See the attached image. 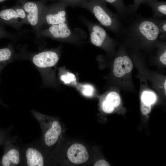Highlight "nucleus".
I'll use <instances>...</instances> for the list:
<instances>
[{
  "mask_svg": "<svg viewBox=\"0 0 166 166\" xmlns=\"http://www.w3.org/2000/svg\"><path fill=\"white\" fill-rule=\"evenodd\" d=\"M121 21L122 30L119 39L127 44L139 46L156 44L159 34L157 18L144 17L136 12L129 13Z\"/></svg>",
  "mask_w": 166,
  "mask_h": 166,
  "instance_id": "obj_1",
  "label": "nucleus"
},
{
  "mask_svg": "<svg viewBox=\"0 0 166 166\" xmlns=\"http://www.w3.org/2000/svg\"><path fill=\"white\" fill-rule=\"evenodd\" d=\"M104 2L102 0L95 1L87 8L100 23L113 32L118 39L122 30L121 21L117 13L110 11L106 7Z\"/></svg>",
  "mask_w": 166,
  "mask_h": 166,
  "instance_id": "obj_2",
  "label": "nucleus"
},
{
  "mask_svg": "<svg viewBox=\"0 0 166 166\" xmlns=\"http://www.w3.org/2000/svg\"><path fill=\"white\" fill-rule=\"evenodd\" d=\"M31 112L40 125L45 145L48 146L54 145L61 132V128L58 121L56 120L51 121L45 115L34 110H31Z\"/></svg>",
  "mask_w": 166,
  "mask_h": 166,
  "instance_id": "obj_3",
  "label": "nucleus"
},
{
  "mask_svg": "<svg viewBox=\"0 0 166 166\" xmlns=\"http://www.w3.org/2000/svg\"><path fill=\"white\" fill-rule=\"evenodd\" d=\"M78 29L73 31L68 26L67 22L62 23L49 26L43 31V34L49 37L63 41L76 43L84 39L83 32Z\"/></svg>",
  "mask_w": 166,
  "mask_h": 166,
  "instance_id": "obj_4",
  "label": "nucleus"
},
{
  "mask_svg": "<svg viewBox=\"0 0 166 166\" xmlns=\"http://www.w3.org/2000/svg\"><path fill=\"white\" fill-rule=\"evenodd\" d=\"M80 19L88 30L90 40L93 45L98 47H105L113 46L116 44L115 40L110 37L100 25L83 16L80 17Z\"/></svg>",
  "mask_w": 166,
  "mask_h": 166,
  "instance_id": "obj_5",
  "label": "nucleus"
},
{
  "mask_svg": "<svg viewBox=\"0 0 166 166\" xmlns=\"http://www.w3.org/2000/svg\"><path fill=\"white\" fill-rule=\"evenodd\" d=\"M15 139L8 141L3 145V153L0 160V166H17L21 165L22 152L13 143Z\"/></svg>",
  "mask_w": 166,
  "mask_h": 166,
  "instance_id": "obj_6",
  "label": "nucleus"
},
{
  "mask_svg": "<svg viewBox=\"0 0 166 166\" xmlns=\"http://www.w3.org/2000/svg\"><path fill=\"white\" fill-rule=\"evenodd\" d=\"M21 165L27 166H43L44 165L43 156L38 147L29 145L22 152Z\"/></svg>",
  "mask_w": 166,
  "mask_h": 166,
  "instance_id": "obj_7",
  "label": "nucleus"
},
{
  "mask_svg": "<svg viewBox=\"0 0 166 166\" xmlns=\"http://www.w3.org/2000/svg\"><path fill=\"white\" fill-rule=\"evenodd\" d=\"M59 59V55L56 52L45 51L34 55L32 57V61L38 68L42 69L54 66Z\"/></svg>",
  "mask_w": 166,
  "mask_h": 166,
  "instance_id": "obj_8",
  "label": "nucleus"
},
{
  "mask_svg": "<svg viewBox=\"0 0 166 166\" xmlns=\"http://www.w3.org/2000/svg\"><path fill=\"white\" fill-rule=\"evenodd\" d=\"M67 155L69 160L75 164H81L86 161L89 158L88 152L83 145L75 143L68 149Z\"/></svg>",
  "mask_w": 166,
  "mask_h": 166,
  "instance_id": "obj_9",
  "label": "nucleus"
},
{
  "mask_svg": "<svg viewBox=\"0 0 166 166\" xmlns=\"http://www.w3.org/2000/svg\"><path fill=\"white\" fill-rule=\"evenodd\" d=\"M132 68V63L130 58L126 55H120L114 60L113 73L115 76L121 77L130 72Z\"/></svg>",
  "mask_w": 166,
  "mask_h": 166,
  "instance_id": "obj_10",
  "label": "nucleus"
},
{
  "mask_svg": "<svg viewBox=\"0 0 166 166\" xmlns=\"http://www.w3.org/2000/svg\"><path fill=\"white\" fill-rule=\"evenodd\" d=\"M43 17L45 23L50 26L67 22L66 12L64 8L50 10L44 13Z\"/></svg>",
  "mask_w": 166,
  "mask_h": 166,
  "instance_id": "obj_11",
  "label": "nucleus"
},
{
  "mask_svg": "<svg viewBox=\"0 0 166 166\" xmlns=\"http://www.w3.org/2000/svg\"><path fill=\"white\" fill-rule=\"evenodd\" d=\"M26 17L25 11L21 8H18L15 10L9 8L0 11V21L5 23H9L14 19H23Z\"/></svg>",
  "mask_w": 166,
  "mask_h": 166,
  "instance_id": "obj_12",
  "label": "nucleus"
},
{
  "mask_svg": "<svg viewBox=\"0 0 166 166\" xmlns=\"http://www.w3.org/2000/svg\"><path fill=\"white\" fill-rule=\"evenodd\" d=\"M23 8L27 13L26 17L29 23L33 26H37L40 20L39 13L37 5L32 2H27L24 5Z\"/></svg>",
  "mask_w": 166,
  "mask_h": 166,
  "instance_id": "obj_13",
  "label": "nucleus"
},
{
  "mask_svg": "<svg viewBox=\"0 0 166 166\" xmlns=\"http://www.w3.org/2000/svg\"><path fill=\"white\" fill-rule=\"evenodd\" d=\"M152 9L153 15V18H160L166 15V2L157 0H148L145 4Z\"/></svg>",
  "mask_w": 166,
  "mask_h": 166,
  "instance_id": "obj_14",
  "label": "nucleus"
},
{
  "mask_svg": "<svg viewBox=\"0 0 166 166\" xmlns=\"http://www.w3.org/2000/svg\"><path fill=\"white\" fill-rule=\"evenodd\" d=\"M113 5L114 7L121 20L125 18L128 13L123 0H102Z\"/></svg>",
  "mask_w": 166,
  "mask_h": 166,
  "instance_id": "obj_15",
  "label": "nucleus"
},
{
  "mask_svg": "<svg viewBox=\"0 0 166 166\" xmlns=\"http://www.w3.org/2000/svg\"><path fill=\"white\" fill-rule=\"evenodd\" d=\"M13 51L9 46L0 49V73L11 61Z\"/></svg>",
  "mask_w": 166,
  "mask_h": 166,
  "instance_id": "obj_16",
  "label": "nucleus"
},
{
  "mask_svg": "<svg viewBox=\"0 0 166 166\" xmlns=\"http://www.w3.org/2000/svg\"><path fill=\"white\" fill-rule=\"evenodd\" d=\"M104 101L110 106L115 108L119 105L121 100L118 93L112 92L108 94Z\"/></svg>",
  "mask_w": 166,
  "mask_h": 166,
  "instance_id": "obj_17",
  "label": "nucleus"
},
{
  "mask_svg": "<svg viewBox=\"0 0 166 166\" xmlns=\"http://www.w3.org/2000/svg\"><path fill=\"white\" fill-rule=\"evenodd\" d=\"M141 101L144 104L148 105H151L154 103L156 100L155 94L151 92L144 91L141 94Z\"/></svg>",
  "mask_w": 166,
  "mask_h": 166,
  "instance_id": "obj_18",
  "label": "nucleus"
},
{
  "mask_svg": "<svg viewBox=\"0 0 166 166\" xmlns=\"http://www.w3.org/2000/svg\"><path fill=\"white\" fill-rule=\"evenodd\" d=\"M11 128H3L0 127V146L3 145L8 141L15 139L10 136V132Z\"/></svg>",
  "mask_w": 166,
  "mask_h": 166,
  "instance_id": "obj_19",
  "label": "nucleus"
},
{
  "mask_svg": "<svg viewBox=\"0 0 166 166\" xmlns=\"http://www.w3.org/2000/svg\"><path fill=\"white\" fill-rule=\"evenodd\" d=\"M159 29L158 39L165 41L166 39V20L157 18Z\"/></svg>",
  "mask_w": 166,
  "mask_h": 166,
  "instance_id": "obj_20",
  "label": "nucleus"
},
{
  "mask_svg": "<svg viewBox=\"0 0 166 166\" xmlns=\"http://www.w3.org/2000/svg\"><path fill=\"white\" fill-rule=\"evenodd\" d=\"M148 0H134L133 4L127 7V11L130 13H135L141 4H144Z\"/></svg>",
  "mask_w": 166,
  "mask_h": 166,
  "instance_id": "obj_21",
  "label": "nucleus"
},
{
  "mask_svg": "<svg viewBox=\"0 0 166 166\" xmlns=\"http://www.w3.org/2000/svg\"><path fill=\"white\" fill-rule=\"evenodd\" d=\"M75 75L71 73H67L61 76V80L65 84H68L76 80Z\"/></svg>",
  "mask_w": 166,
  "mask_h": 166,
  "instance_id": "obj_22",
  "label": "nucleus"
},
{
  "mask_svg": "<svg viewBox=\"0 0 166 166\" xmlns=\"http://www.w3.org/2000/svg\"><path fill=\"white\" fill-rule=\"evenodd\" d=\"M94 89L91 85L87 84L84 85L83 87V93L87 96H91L93 93Z\"/></svg>",
  "mask_w": 166,
  "mask_h": 166,
  "instance_id": "obj_23",
  "label": "nucleus"
},
{
  "mask_svg": "<svg viewBox=\"0 0 166 166\" xmlns=\"http://www.w3.org/2000/svg\"><path fill=\"white\" fill-rule=\"evenodd\" d=\"M140 109L142 113L144 115H146L151 112V105H147L141 101Z\"/></svg>",
  "mask_w": 166,
  "mask_h": 166,
  "instance_id": "obj_24",
  "label": "nucleus"
},
{
  "mask_svg": "<svg viewBox=\"0 0 166 166\" xmlns=\"http://www.w3.org/2000/svg\"><path fill=\"white\" fill-rule=\"evenodd\" d=\"M94 166H109V164L105 160H101L97 161L94 164Z\"/></svg>",
  "mask_w": 166,
  "mask_h": 166,
  "instance_id": "obj_25",
  "label": "nucleus"
},
{
  "mask_svg": "<svg viewBox=\"0 0 166 166\" xmlns=\"http://www.w3.org/2000/svg\"><path fill=\"white\" fill-rule=\"evenodd\" d=\"M159 59L162 63L164 65H166V51L161 54Z\"/></svg>",
  "mask_w": 166,
  "mask_h": 166,
  "instance_id": "obj_26",
  "label": "nucleus"
},
{
  "mask_svg": "<svg viewBox=\"0 0 166 166\" xmlns=\"http://www.w3.org/2000/svg\"><path fill=\"white\" fill-rule=\"evenodd\" d=\"M6 36V33L2 27L0 26V38Z\"/></svg>",
  "mask_w": 166,
  "mask_h": 166,
  "instance_id": "obj_27",
  "label": "nucleus"
},
{
  "mask_svg": "<svg viewBox=\"0 0 166 166\" xmlns=\"http://www.w3.org/2000/svg\"><path fill=\"white\" fill-rule=\"evenodd\" d=\"M166 81L165 80V82L164 83V89H165V91H166Z\"/></svg>",
  "mask_w": 166,
  "mask_h": 166,
  "instance_id": "obj_28",
  "label": "nucleus"
},
{
  "mask_svg": "<svg viewBox=\"0 0 166 166\" xmlns=\"http://www.w3.org/2000/svg\"><path fill=\"white\" fill-rule=\"evenodd\" d=\"M0 104L4 105V104H3V103L2 102V101H1L0 99Z\"/></svg>",
  "mask_w": 166,
  "mask_h": 166,
  "instance_id": "obj_29",
  "label": "nucleus"
},
{
  "mask_svg": "<svg viewBox=\"0 0 166 166\" xmlns=\"http://www.w3.org/2000/svg\"><path fill=\"white\" fill-rule=\"evenodd\" d=\"M5 0H0V2H2L5 1Z\"/></svg>",
  "mask_w": 166,
  "mask_h": 166,
  "instance_id": "obj_30",
  "label": "nucleus"
}]
</instances>
